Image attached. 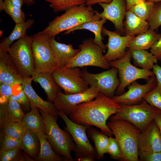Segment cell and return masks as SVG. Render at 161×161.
<instances>
[{
	"mask_svg": "<svg viewBox=\"0 0 161 161\" xmlns=\"http://www.w3.org/2000/svg\"><path fill=\"white\" fill-rule=\"evenodd\" d=\"M143 100L161 111V90L156 87L146 93Z\"/></svg>",
	"mask_w": 161,
	"mask_h": 161,
	"instance_id": "obj_39",
	"label": "cell"
},
{
	"mask_svg": "<svg viewBox=\"0 0 161 161\" xmlns=\"http://www.w3.org/2000/svg\"><path fill=\"white\" fill-rule=\"evenodd\" d=\"M125 18L124 27L126 35L135 36L149 29L147 21L140 18L130 10L126 11Z\"/></svg>",
	"mask_w": 161,
	"mask_h": 161,
	"instance_id": "obj_23",
	"label": "cell"
},
{
	"mask_svg": "<svg viewBox=\"0 0 161 161\" xmlns=\"http://www.w3.org/2000/svg\"><path fill=\"white\" fill-rule=\"evenodd\" d=\"M32 77L24 78L21 84L22 87L29 99L31 107H37L51 115L58 117V111L53 103L45 100L36 93L33 89L32 83Z\"/></svg>",
	"mask_w": 161,
	"mask_h": 161,
	"instance_id": "obj_19",
	"label": "cell"
},
{
	"mask_svg": "<svg viewBox=\"0 0 161 161\" xmlns=\"http://www.w3.org/2000/svg\"><path fill=\"white\" fill-rule=\"evenodd\" d=\"M99 92L98 89L90 87L83 92L76 93L66 94L61 91L57 93L53 103L58 111L68 116L77 105L92 100Z\"/></svg>",
	"mask_w": 161,
	"mask_h": 161,
	"instance_id": "obj_13",
	"label": "cell"
},
{
	"mask_svg": "<svg viewBox=\"0 0 161 161\" xmlns=\"http://www.w3.org/2000/svg\"><path fill=\"white\" fill-rule=\"evenodd\" d=\"M131 52L135 65L141 69L150 70L155 64L158 62L156 57L146 50L135 49Z\"/></svg>",
	"mask_w": 161,
	"mask_h": 161,
	"instance_id": "obj_30",
	"label": "cell"
},
{
	"mask_svg": "<svg viewBox=\"0 0 161 161\" xmlns=\"http://www.w3.org/2000/svg\"><path fill=\"white\" fill-rule=\"evenodd\" d=\"M87 0H45L55 13L66 11L75 6L86 4Z\"/></svg>",
	"mask_w": 161,
	"mask_h": 161,
	"instance_id": "obj_33",
	"label": "cell"
},
{
	"mask_svg": "<svg viewBox=\"0 0 161 161\" xmlns=\"http://www.w3.org/2000/svg\"><path fill=\"white\" fill-rule=\"evenodd\" d=\"M14 85L0 83V104L8 103L13 94Z\"/></svg>",
	"mask_w": 161,
	"mask_h": 161,
	"instance_id": "obj_42",
	"label": "cell"
},
{
	"mask_svg": "<svg viewBox=\"0 0 161 161\" xmlns=\"http://www.w3.org/2000/svg\"><path fill=\"white\" fill-rule=\"evenodd\" d=\"M102 72L93 74L82 72L81 76L90 87L95 88L106 96L112 98L119 86L120 81L117 76L118 69L112 67Z\"/></svg>",
	"mask_w": 161,
	"mask_h": 161,
	"instance_id": "obj_12",
	"label": "cell"
},
{
	"mask_svg": "<svg viewBox=\"0 0 161 161\" xmlns=\"http://www.w3.org/2000/svg\"><path fill=\"white\" fill-rule=\"evenodd\" d=\"M145 0L152 1L155 3H156L158 2H160V1H161V0Z\"/></svg>",
	"mask_w": 161,
	"mask_h": 161,
	"instance_id": "obj_53",
	"label": "cell"
},
{
	"mask_svg": "<svg viewBox=\"0 0 161 161\" xmlns=\"http://www.w3.org/2000/svg\"><path fill=\"white\" fill-rule=\"evenodd\" d=\"M7 103L0 104V125L1 128L7 122Z\"/></svg>",
	"mask_w": 161,
	"mask_h": 161,
	"instance_id": "obj_44",
	"label": "cell"
},
{
	"mask_svg": "<svg viewBox=\"0 0 161 161\" xmlns=\"http://www.w3.org/2000/svg\"><path fill=\"white\" fill-rule=\"evenodd\" d=\"M120 104V111L110 117L109 120H125L141 131L154 120L156 116L161 112L144 100L140 103L135 104Z\"/></svg>",
	"mask_w": 161,
	"mask_h": 161,
	"instance_id": "obj_5",
	"label": "cell"
},
{
	"mask_svg": "<svg viewBox=\"0 0 161 161\" xmlns=\"http://www.w3.org/2000/svg\"><path fill=\"white\" fill-rule=\"evenodd\" d=\"M112 159L123 161V156L120 146L116 139L112 136L109 137L107 153Z\"/></svg>",
	"mask_w": 161,
	"mask_h": 161,
	"instance_id": "obj_40",
	"label": "cell"
},
{
	"mask_svg": "<svg viewBox=\"0 0 161 161\" xmlns=\"http://www.w3.org/2000/svg\"><path fill=\"white\" fill-rule=\"evenodd\" d=\"M4 1L3 0H0V11H2V9L3 5L4 4Z\"/></svg>",
	"mask_w": 161,
	"mask_h": 161,
	"instance_id": "obj_52",
	"label": "cell"
},
{
	"mask_svg": "<svg viewBox=\"0 0 161 161\" xmlns=\"http://www.w3.org/2000/svg\"><path fill=\"white\" fill-rule=\"evenodd\" d=\"M89 137L94 142L97 155V159L101 160L107 153L109 137L97 129L89 126L87 129Z\"/></svg>",
	"mask_w": 161,
	"mask_h": 161,
	"instance_id": "obj_26",
	"label": "cell"
},
{
	"mask_svg": "<svg viewBox=\"0 0 161 161\" xmlns=\"http://www.w3.org/2000/svg\"><path fill=\"white\" fill-rule=\"evenodd\" d=\"M21 139H18L7 136L1 133V135L0 151H6L19 148Z\"/></svg>",
	"mask_w": 161,
	"mask_h": 161,
	"instance_id": "obj_41",
	"label": "cell"
},
{
	"mask_svg": "<svg viewBox=\"0 0 161 161\" xmlns=\"http://www.w3.org/2000/svg\"><path fill=\"white\" fill-rule=\"evenodd\" d=\"M145 0H126V10H129L133 5Z\"/></svg>",
	"mask_w": 161,
	"mask_h": 161,
	"instance_id": "obj_48",
	"label": "cell"
},
{
	"mask_svg": "<svg viewBox=\"0 0 161 161\" xmlns=\"http://www.w3.org/2000/svg\"><path fill=\"white\" fill-rule=\"evenodd\" d=\"M40 141L35 132L27 129L21 140L20 148L33 159H35L39 154Z\"/></svg>",
	"mask_w": 161,
	"mask_h": 161,
	"instance_id": "obj_29",
	"label": "cell"
},
{
	"mask_svg": "<svg viewBox=\"0 0 161 161\" xmlns=\"http://www.w3.org/2000/svg\"><path fill=\"white\" fill-rule=\"evenodd\" d=\"M20 148L6 151H0V161H22L25 160V157Z\"/></svg>",
	"mask_w": 161,
	"mask_h": 161,
	"instance_id": "obj_37",
	"label": "cell"
},
{
	"mask_svg": "<svg viewBox=\"0 0 161 161\" xmlns=\"http://www.w3.org/2000/svg\"><path fill=\"white\" fill-rule=\"evenodd\" d=\"M34 23V20L29 19L25 21L15 24V26L10 35L4 38L0 43V51L7 52L14 42L27 36V30Z\"/></svg>",
	"mask_w": 161,
	"mask_h": 161,
	"instance_id": "obj_25",
	"label": "cell"
},
{
	"mask_svg": "<svg viewBox=\"0 0 161 161\" xmlns=\"http://www.w3.org/2000/svg\"><path fill=\"white\" fill-rule=\"evenodd\" d=\"M160 62L161 63V59L160 60Z\"/></svg>",
	"mask_w": 161,
	"mask_h": 161,
	"instance_id": "obj_54",
	"label": "cell"
},
{
	"mask_svg": "<svg viewBox=\"0 0 161 161\" xmlns=\"http://www.w3.org/2000/svg\"><path fill=\"white\" fill-rule=\"evenodd\" d=\"M82 72L78 67H58L51 74L64 93L72 94L83 92L89 88V85L81 76Z\"/></svg>",
	"mask_w": 161,
	"mask_h": 161,
	"instance_id": "obj_11",
	"label": "cell"
},
{
	"mask_svg": "<svg viewBox=\"0 0 161 161\" xmlns=\"http://www.w3.org/2000/svg\"><path fill=\"white\" fill-rule=\"evenodd\" d=\"M98 4L103 9V11L100 13L101 18L111 21L116 31L120 34L125 32L123 21L127 11L126 0H112L109 4Z\"/></svg>",
	"mask_w": 161,
	"mask_h": 161,
	"instance_id": "obj_16",
	"label": "cell"
},
{
	"mask_svg": "<svg viewBox=\"0 0 161 161\" xmlns=\"http://www.w3.org/2000/svg\"><path fill=\"white\" fill-rule=\"evenodd\" d=\"M148 22L149 30H155L161 26V1L155 3L153 10Z\"/></svg>",
	"mask_w": 161,
	"mask_h": 161,
	"instance_id": "obj_38",
	"label": "cell"
},
{
	"mask_svg": "<svg viewBox=\"0 0 161 161\" xmlns=\"http://www.w3.org/2000/svg\"><path fill=\"white\" fill-rule=\"evenodd\" d=\"M112 0H87L86 4L87 6H92L96 4L105 3L109 4Z\"/></svg>",
	"mask_w": 161,
	"mask_h": 161,
	"instance_id": "obj_47",
	"label": "cell"
},
{
	"mask_svg": "<svg viewBox=\"0 0 161 161\" xmlns=\"http://www.w3.org/2000/svg\"><path fill=\"white\" fill-rule=\"evenodd\" d=\"M79 47L80 51L65 67L94 66L106 69L111 67L109 62L105 59L103 50L94 42L93 39L85 40Z\"/></svg>",
	"mask_w": 161,
	"mask_h": 161,
	"instance_id": "obj_10",
	"label": "cell"
},
{
	"mask_svg": "<svg viewBox=\"0 0 161 161\" xmlns=\"http://www.w3.org/2000/svg\"><path fill=\"white\" fill-rule=\"evenodd\" d=\"M31 77L33 81L39 83L44 89L47 95L48 101L53 102L57 93L61 92V89L54 81L51 73L34 71Z\"/></svg>",
	"mask_w": 161,
	"mask_h": 161,
	"instance_id": "obj_22",
	"label": "cell"
},
{
	"mask_svg": "<svg viewBox=\"0 0 161 161\" xmlns=\"http://www.w3.org/2000/svg\"><path fill=\"white\" fill-rule=\"evenodd\" d=\"M39 111L38 108L31 107V110L25 114L22 122L27 129L36 133L41 132L46 133L45 124Z\"/></svg>",
	"mask_w": 161,
	"mask_h": 161,
	"instance_id": "obj_27",
	"label": "cell"
},
{
	"mask_svg": "<svg viewBox=\"0 0 161 161\" xmlns=\"http://www.w3.org/2000/svg\"><path fill=\"white\" fill-rule=\"evenodd\" d=\"M106 22V20L101 18L100 13L97 11H95V14L91 21L66 31L64 34H68L78 30L84 29L89 30L95 35L94 42L99 46L103 52L106 50V47L102 42L103 37L101 33L103 25Z\"/></svg>",
	"mask_w": 161,
	"mask_h": 161,
	"instance_id": "obj_21",
	"label": "cell"
},
{
	"mask_svg": "<svg viewBox=\"0 0 161 161\" xmlns=\"http://www.w3.org/2000/svg\"><path fill=\"white\" fill-rule=\"evenodd\" d=\"M152 69L157 80L156 87L161 90V67L155 64L153 66Z\"/></svg>",
	"mask_w": 161,
	"mask_h": 161,
	"instance_id": "obj_46",
	"label": "cell"
},
{
	"mask_svg": "<svg viewBox=\"0 0 161 161\" xmlns=\"http://www.w3.org/2000/svg\"><path fill=\"white\" fill-rule=\"evenodd\" d=\"M50 37L39 32L32 36L31 46L35 72L51 73L58 67L50 44Z\"/></svg>",
	"mask_w": 161,
	"mask_h": 161,
	"instance_id": "obj_7",
	"label": "cell"
},
{
	"mask_svg": "<svg viewBox=\"0 0 161 161\" xmlns=\"http://www.w3.org/2000/svg\"><path fill=\"white\" fill-rule=\"evenodd\" d=\"M3 11L11 17L15 24L25 21V14L21 9L15 6L9 0H4L2 11Z\"/></svg>",
	"mask_w": 161,
	"mask_h": 161,
	"instance_id": "obj_35",
	"label": "cell"
},
{
	"mask_svg": "<svg viewBox=\"0 0 161 161\" xmlns=\"http://www.w3.org/2000/svg\"><path fill=\"white\" fill-rule=\"evenodd\" d=\"M150 51L158 60L161 59V37L151 48Z\"/></svg>",
	"mask_w": 161,
	"mask_h": 161,
	"instance_id": "obj_45",
	"label": "cell"
},
{
	"mask_svg": "<svg viewBox=\"0 0 161 161\" xmlns=\"http://www.w3.org/2000/svg\"><path fill=\"white\" fill-rule=\"evenodd\" d=\"M154 120L158 126L161 134V112L156 116Z\"/></svg>",
	"mask_w": 161,
	"mask_h": 161,
	"instance_id": "obj_49",
	"label": "cell"
},
{
	"mask_svg": "<svg viewBox=\"0 0 161 161\" xmlns=\"http://www.w3.org/2000/svg\"><path fill=\"white\" fill-rule=\"evenodd\" d=\"M10 99L18 102L24 111L29 112L31 110L29 99L21 84L15 85L14 93Z\"/></svg>",
	"mask_w": 161,
	"mask_h": 161,
	"instance_id": "obj_36",
	"label": "cell"
},
{
	"mask_svg": "<svg viewBox=\"0 0 161 161\" xmlns=\"http://www.w3.org/2000/svg\"><path fill=\"white\" fill-rule=\"evenodd\" d=\"M58 113L66 124L64 128L69 132L76 144L74 152L78 160L94 161L97 159L95 148L90 143L86 134L89 126L74 122L61 112L58 111Z\"/></svg>",
	"mask_w": 161,
	"mask_h": 161,
	"instance_id": "obj_6",
	"label": "cell"
},
{
	"mask_svg": "<svg viewBox=\"0 0 161 161\" xmlns=\"http://www.w3.org/2000/svg\"><path fill=\"white\" fill-rule=\"evenodd\" d=\"M107 125L120 146L123 161H139L138 139L141 131L122 120H109Z\"/></svg>",
	"mask_w": 161,
	"mask_h": 161,
	"instance_id": "obj_3",
	"label": "cell"
},
{
	"mask_svg": "<svg viewBox=\"0 0 161 161\" xmlns=\"http://www.w3.org/2000/svg\"><path fill=\"white\" fill-rule=\"evenodd\" d=\"M161 37V34L155 30H148L134 37L128 44L127 48L130 51L135 49H148Z\"/></svg>",
	"mask_w": 161,
	"mask_h": 161,
	"instance_id": "obj_24",
	"label": "cell"
},
{
	"mask_svg": "<svg viewBox=\"0 0 161 161\" xmlns=\"http://www.w3.org/2000/svg\"><path fill=\"white\" fill-rule=\"evenodd\" d=\"M40 143V150L35 159L36 161H62L63 159L54 151L47 140L45 133L41 132L36 133Z\"/></svg>",
	"mask_w": 161,
	"mask_h": 161,
	"instance_id": "obj_28",
	"label": "cell"
},
{
	"mask_svg": "<svg viewBox=\"0 0 161 161\" xmlns=\"http://www.w3.org/2000/svg\"><path fill=\"white\" fill-rule=\"evenodd\" d=\"M120 108V103L99 92L92 100L77 105L69 116L76 123L96 126L108 136H112L113 133L108 126L107 121L119 112Z\"/></svg>",
	"mask_w": 161,
	"mask_h": 161,
	"instance_id": "obj_1",
	"label": "cell"
},
{
	"mask_svg": "<svg viewBox=\"0 0 161 161\" xmlns=\"http://www.w3.org/2000/svg\"><path fill=\"white\" fill-rule=\"evenodd\" d=\"M2 133L18 139H21L27 129L22 121L7 122L1 128Z\"/></svg>",
	"mask_w": 161,
	"mask_h": 161,
	"instance_id": "obj_31",
	"label": "cell"
},
{
	"mask_svg": "<svg viewBox=\"0 0 161 161\" xmlns=\"http://www.w3.org/2000/svg\"><path fill=\"white\" fill-rule=\"evenodd\" d=\"M155 3L145 0L132 6L129 10L140 18L148 21L153 10Z\"/></svg>",
	"mask_w": 161,
	"mask_h": 161,
	"instance_id": "obj_32",
	"label": "cell"
},
{
	"mask_svg": "<svg viewBox=\"0 0 161 161\" xmlns=\"http://www.w3.org/2000/svg\"><path fill=\"white\" fill-rule=\"evenodd\" d=\"M32 38V36H27L17 40L12 44L7 51L24 78L31 77L35 71Z\"/></svg>",
	"mask_w": 161,
	"mask_h": 161,
	"instance_id": "obj_9",
	"label": "cell"
},
{
	"mask_svg": "<svg viewBox=\"0 0 161 161\" xmlns=\"http://www.w3.org/2000/svg\"><path fill=\"white\" fill-rule=\"evenodd\" d=\"M102 32L108 37V42L106 45L107 51L104 56L109 62L123 57L126 53L128 44L135 36H122L117 31L109 30L104 27H103Z\"/></svg>",
	"mask_w": 161,
	"mask_h": 161,
	"instance_id": "obj_15",
	"label": "cell"
},
{
	"mask_svg": "<svg viewBox=\"0 0 161 161\" xmlns=\"http://www.w3.org/2000/svg\"><path fill=\"white\" fill-rule=\"evenodd\" d=\"M138 146L140 151H161V134L154 120L141 131L138 137Z\"/></svg>",
	"mask_w": 161,
	"mask_h": 161,
	"instance_id": "obj_17",
	"label": "cell"
},
{
	"mask_svg": "<svg viewBox=\"0 0 161 161\" xmlns=\"http://www.w3.org/2000/svg\"><path fill=\"white\" fill-rule=\"evenodd\" d=\"M92 6L85 4L70 8L49 22L45 28L39 32L55 37L61 32L91 21L95 13Z\"/></svg>",
	"mask_w": 161,
	"mask_h": 161,
	"instance_id": "obj_4",
	"label": "cell"
},
{
	"mask_svg": "<svg viewBox=\"0 0 161 161\" xmlns=\"http://www.w3.org/2000/svg\"><path fill=\"white\" fill-rule=\"evenodd\" d=\"M139 160L142 161H161V151H139Z\"/></svg>",
	"mask_w": 161,
	"mask_h": 161,
	"instance_id": "obj_43",
	"label": "cell"
},
{
	"mask_svg": "<svg viewBox=\"0 0 161 161\" xmlns=\"http://www.w3.org/2000/svg\"><path fill=\"white\" fill-rule=\"evenodd\" d=\"M24 78L8 52L0 51V83L21 84Z\"/></svg>",
	"mask_w": 161,
	"mask_h": 161,
	"instance_id": "obj_18",
	"label": "cell"
},
{
	"mask_svg": "<svg viewBox=\"0 0 161 161\" xmlns=\"http://www.w3.org/2000/svg\"><path fill=\"white\" fill-rule=\"evenodd\" d=\"M7 122L22 121L25 115L21 105L10 99L7 103Z\"/></svg>",
	"mask_w": 161,
	"mask_h": 161,
	"instance_id": "obj_34",
	"label": "cell"
},
{
	"mask_svg": "<svg viewBox=\"0 0 161 161\" xmlns=\"http://www.w3.org/2000/svg\"><path fill=\"white\" fill-rule=\"evenodd\" d=\"M10 1L15 6L21 9L23 4L24 3V0H8Z\"/></svg>",
	"mask_w": 161,
	"mask_h": 161,
	"instance_id": "obj_50",
	"label": "cell"
},
{
	"mask_svg": "<svg viewBox=\"0 0 161 161\" xmlns=\"http://www.w3.org/2000/svg\"><path fill=\"white\" fill-rule=\"evenodd\" d=\"M49 43L58 67H65L70 60L80 51L74 49L71 44H66L57 41L55 37H50Z\"/></svg>",
	"mask_w": 161,
	"mask_h": 161,
	"instance_id": "obj_20",
	"label": "cell"
},
{
	"mask_svg": "<svg viewBox=\"0 0 161 161\" xmlns=\"http://www.w3.org/2000/svg\"><path fill=\"white\" fill-rule=\"evenodd\" d=\"M157 86V80L154 75L151 77L144 84H140L136 81L133 82L128 86L127 92L114 96L112 98L119 103L127 105L138 104L143 100L146 93Z\"/></svg>",
	"mask_w": 161,
	"mask_h": 161,
	"instance_id": "obj_14",
	"label": "cell"
},
{
	"mask_svg": "<svg viewBox=\"0 0 161 161\" xmlns=\"http://www.w3.org/2000/svg\"><path fill=\"white\" fill-rule=\"evenodd\" d=\"M24 3L28 6H30L35 3L34 0H24Z\"/></svg>",
	"mask_w": 161,
	"mask_h": 161,
	"instance_id": "obj_51",
	"label": "cell"
},
{
	"mask_svg": "<svg viewBox=\"0 0 161 161\" xmlns=\"http://www.w3.org/2000/svg\"><path fill=\"white\" fill-rule=\"evenodd\" d=\"M131 51L128 49L123 57L109 62L111 67H115L118 69L120 83L115 92L117 95L122 94L126 87L136 80H147L155 75L153 71L133 65L131 63Z\"/></svg>",
	"mask_w": 161,
	"mask_h": 161,
	"instance_id": "obj_8",
	"label": "cell"
},
{
	"mask_svg": "<svg viewBox=\"0 0 161 161\" xmlns=\"http://www.w3.org/2000/svg\"><path fill=\"white\" fill-rule=\"evenodd\" d=\"M46 127L47 138L55 152L65 161H74L71 155L76 145L69 132L64 128L61 129L58 124V117L39 109Z\"/></svg>",
	"mask_w": 161,
	"mask_h": 161,
	"instance_id": "obj_2",
	"label": "cell"
}]
</instances>
